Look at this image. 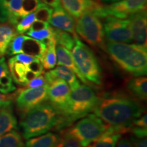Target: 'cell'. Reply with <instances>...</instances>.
Returning <instances> with one entry per match:
<instances>
[{"label":"cell","mask_w":147,"mask_h":147,"mask_svg":"<svg viewBox=\"0 0 147 147\" xmlns=\"http://www.w3.org/2000/svg\"><path fill=\"white\" fill-rule=\"evenodd\" d=\"M39 1L52 8H55L61 5V0H39Z\"/></svg>","instance_id":"39"},{"label":"cell","mask_w":147,"mask_h":147,"mask_svg":"<svg viewBox=\"0 0 147 147\" xmlns=\"http://www.w3.org/2000/svg\"><path fill=\"white\" fill-rule=\"evenodd\" d=\"M27 35L31 38L40 40V41H45V40L54 38V31L53 27L49 26L47 28L42 29L36 31H27Z\"/></svg>","instance_id":"30"},{"label":"cell","mask_w":147,"mask_h":147,"mask_svg":"<svg viewBox=\"0 0 147 147\" xmlns=\"http://www.w3.org/2000/svg\"><path fill=\"white\" fill-rule=\"evenodd\" d=\"M54 31V38L56 40L57 45H59L65 47L67 50L71 51L75 45V38L68 32H64L61 29L53 27ZM78 37V36H77Z\"/></svg>","instance_id":"28"},{"label":"cell","mask_w":147,"mask_h":147,"mask_svg":"<svg viewBox=\"0 0 147 147\" xmlns=\"http://www.w3.org/2000/svg\"><path fill=\"white\" fill-rule=\"evenodd\" d=\"M104 1H121V0H103Z\"/></svg>","instance_id":"41"},{"label":"cell","mask_w":147,"mask_h":147,"mask_svg":"<svg viewBox=\"0 0 147 147\" xmlns=\"http://www.w3.org/2000/svg\"><path fill=\"white\" fill-rule=\"evenodd\" d=\"M47 82L46 81V79L45 76L40 75V76L36 77V78H33L27 84V88H35V87H39L42 86L47 84Z\"/></svg>","instance_id":"34"},{"label":"cell","mask_w":147,"mask_h":147,"mask_svg":"<svg viewBox=\"0 0 147 147\" xmlns=\"http://www.w3.org/2000/svg\"><path fill=\"white\" fill-rule=\"evenodd\" d=\"M61 1L63 8L76 19L84 12L93 11L102 5L96 0H61Z\"/></svg>","instance_id":"16"},{"label":"cell","mask_w":147,"mask_h":147,"mask_svg":"<svg viewBox=\"0 0 147 147\" xmlns=\"http://www.w3.org/2000/svg\"><path fill=\"white\" fill-rule=\"evenodd\" d=\"M44 76L49 84L48 100L62 114L65 111L68 103L71 91L69 87L65 80L54 78L49 71L45 72Z\"/></svg>","instance_id":"11"},{"label":"cell","mask_w":147,"mask_h":147,"mask_svg":"<svg viewBox=\"0 0 147 147\" xmlns=\"http://www.w3.org/2000/svg\"><path fill=\"white\" fill-rule=\"evenodd\" d=\"M46 47H47L46 40L40 41L28 36H25L23 41L22 42L21 53L36 57L40 60L45 52Z\"/></svg>","instance_id":"20"},{"label":"cell","mask_w":147,"mask_h":147,"mask_svg":"<svg viewBox=\"0 0 147 147\" xmlns=\"http://www.w3.org/2000/svg\"><path fill=\"white\" fill-rule=\"evenodd\" d=\"M129 140H131L134 147H147L146 138H138L135 136H132Z\"/></svg>","instance_id":"36"},{"label":"cell","mask_w":147,"mask_h":147,"mask_svg":"<svg viewBox=\"0 0 147 147\" xmlns=\"http://www.w3.org/2000/svg\"><path fill=\"white\" fill-rule=\"evenodd\" d=\"M56 55L57 65H64L65 67H68L71 71L74 72L76 76L82 82V83L89 85V82L84 78L81 73L79 71L78 67H77L70 51L67 50L65 47H62L59 45H57Z\"/></svg>","instance_id":"17"},{"label":"cell","mask_w":147,"mask_h":147,"mask_svg":"<svg viewBox=\"0 0 147 147\" xmlns=\"http://www.w3.org/2000/svg\"><path fill=\"white\" fill-rule=\"evenodd\" d=\"M129 19L131 22L133 42L135 45L147 48L146 9L131 14Z\"/></svg>","instance_id":"13"},{"label":"cell","mask_w":147,"mask_h":147,"mask_svg":"<svg viewBox=\"0 0 147 147\" xmlns=\"http://www.w3.org/2000/svg\"><path fill=\"white\" fill-rule=\"evenodd\" d=\"M75 30L90 45L106 52L103 24L100 18L93 10L87 11L76 18Z\"/></svg>","instance_id":"7"},{"label":"cell","mask_w":147,"mask_h":147,"mask_svg":"<svg viewBox=\"0 0 147 147\" xmlns=\"http://www.w3.org/2000/svg\"><path fill=\"white\" fill-rule=\"evenodd\" d=\"M45 52L44 53L40 61L43 65V67L47 69H51L54 68L57 64L56 55V45L57 42L54 38L46 40Z\"/></svg>","instance_id":"26"},{"label":"cell","mask_w":147,"mask_h":147,"mask_svg":"<svg viewBox=\"0 0 147 147\" xmlns=\"http://www.w3.org/2000/svg\"><path fill=\"white\" fill-rule=\"evenodd\" d=\"M115 147H134L131 140L127 138L119 140Z\"/></svg>","instance_id":"40"},{"label":"cell","mask_w":147,"mask_h":147,"mask_svg":"<svg viewBox=\"0 0 147 147\" xmlns=\"http://www.w3.org/2000/svg\"><path fill=\"white\" fill-rule=\"evenodd\" d=\"M53 147H82L76 139L65 132Z\"/></svg>","instance_id":"32"},{"label":"cell","mask_w":147,"mask_h":147,"mask_svg":"<svg viewBox=\"0 0 147 147\" xmlns=\"http://www.w3.org/2000/svg\"><path fill=\"white\" fill-rule=\"evenodd\" d=\"M109 125L94 114H89L80 119L66 133L76 140L82 147H86L105 133Z\"/></svg>","instance_id":"8"},{"label":"cell","mask_w":147,"mask_h":147,"mask_svg":"<svg viewBox=\"0 0 147 147\" xmlns=\"http://www.w3.org/2000/svg\"><path fill=\"white\" fill-rule=\"evenodd\" d=\"M146 8V0H121L110 5H101L93 12L100 18L113 16L124 19Z\"/></svg>","instance_id":"9"},{"label":"cell","mask_w":147,"mask_h":147,"mask_svg":"<svg viewBox=\"0 0 147 147\" xmlns=\"http://www.w3.org/2000/svg\"><path fill=\"white\" fill-rule=\"evenodd\" d=\"M131 126L141 127H147V117L146 115H142L140 117L136 119L132 123Z\"/></svg>","instance_id":"38"},{"label":"cell","mask_w":147,"mask_h":147,"mask_svg":"<svg viewBox=\"0 0 147 147\" xmlns=\"http://www.w3.org/2000/svg\"><path fill=\"white\" fill-rule=\"evenodd\" d=\"M122 129L109 125L105 133L86 147H115L123 134Z\"/></svg>","instance_id":"18"},{"label":"cell","mask_w":147,"mask_h":147,"mask_svg":"<svg viewBox=\"0 0 147 147\" xmlns=\"http://www.w3.org/2000/svg\"><path fill=\"white\" fill-rule=\"evenodd\" d=\"M109 125L130 129L144 113L138 101L122 94H106L100 98L93 111Z\"/></svg>","instance_id":"1"},{"label":"cell","mask_w":147,"mask_h":147,"mask_svg":"<svg viewBox=\"0 0 147 147\" xmlns=\"http://www.w3.org/2000/svg\"><path fill=\"white\" fill-rule=\"evenodd\" d=\"M62 114L50 102H45L29 110L23 117L21 127L23 136L28 140L45 134L55 127L59 130Z\"/></svg>","instance_id":"2"},{"label":"cell","mask_w":147,"mask_h":147,"mask_svg":"<svg viewBox=\"0 0 147 147\" xmlns=\"http://www.w3.org/2000/svg\"><path fill=\"white\" fill-rule=\"evenodd\" d=\"M130 131L133 133L134 136L138 138H146L147 127H141L131 126V128H130Z\"/></svg>","instance_id":"35"},{"label":"cell","mask_w":147,"mask_h":147,"mask_svg":"<svg viewBox=\"0 0 147 147\" xmlns=\"http://www.w3.org/2000/svg\"><path fill=\"white\" fill-rule=\"evenodd\" d=\"M17 129V119L14 115L12 104L0 108V136Z\"/></svg>","instance_id":"19"},{"label":"cell","mask_w":147,"mask_h":147,"mask_svg":"<svg viewBox=\"0 0 147 147\" xmlns=\"http://www.w3.org/2000/svg\"><path fill=\"white\" fill-rule=\"evenodd\" d=\"M98 99L94 90L87 84H80L76 89L71 90L67 107L62 113L60 129L89 115L96 106Z\"/></svg>","instance_id":"4"},{"label":"cell","mask_w":147,"mask_h":147,"mask_svg":"<svg viewBox=\"0 0 147 147\" xmlns=\"http://www.w3.org/2000/svg\"><path fill=\"white\" fill-rule=\"evenodd\" d=\"M17 34L13 25L7 22H0V58L6 54L11 41Z\"/></svg>","instance_id":"22"},{"label":"cell","mask_w":147,"mask_h":147,"mask_svg":"<svg viewBox=\"0 0 147 147\" xmlns=\"http://www.w3.org/2000/svg\"><path fill=\"white\" fill-rule=\"evenodd\" d=\"M49 84L39 87L26 88L18 93L16 99V108L22 117L29 110L48 101Z\"/></svg>","instance_id":"12"},{"label":"cell","mask_w":147,"mask_h":147,"mask_svg":"<svg viewBox=\"0 0 147 147\" xmlns=\"http://www.w3.org/2000/svg\"><path fill=\"white\" fill-rule=\"evenodd\" d=\"M49 23L55 28L69 33L74 38L78 36L75 30L74 18L62 7V5L54 8Z\"/></svg>","instance_id":"14"},{"label":"cell","mask_w":147,"mask_h":147,"mask_svg":"<svg viewBox=\"0 0 147 147\" xmlns=\"http://www.w3.org/2000/svg\"><path fill=\"white\" fill-rule=\"evenodd\" d=\"M16 90L13 79L11 76L4 57L0 58V92L3 94H8Z\"/></svg>","instance_id":"21"},{"label":"cell","mask_w":147,"mask_h":147,"mask_svg":"<svg viewBox=\"0 0 147 147\" xmlns=\"http://www.w3.org/2000/svg\"><path fill=\"white\" fill-rule=\"evenodd\" d=\"M23 0H0V22H7L15 27L21 16Z\"/></svg>","instance_id":"15"},{"label":"cell","mask_w":147,"mask_h":147,"mask_svg":"<svg viewBox=\"0 0 147 147\" xmlns=\"http://www.w3.org/2000/svg\"><path fill=\"white\" fill-rule=\"evenodd\" d=\"M49 72L54 78H61L65 80L69 85L70 90L76 89L80 85V82L76 75L70 69L65 66L58 65V67L51 69Z\"/></svg>","instance_id":"23"},{"label":"cell","mask_w":147,"mask_h":147,"mask_svg":"<svg viewBox=\"0 0 147 147\" xmlns=\"http://www.w3.org/2000/svg\"><path fill=\"white\" fill-rule=\"evenodd\" d=\"M42 4L44 3L40 2L39 0H23L21 13L22 18L27 14L35 12Z\"/></svg>","instance_id":"31"},{"label":"cell","mask_w":147,"mask_h":147,"mask_svg":"<svg viewBox=\"0 0 147 147\" xmlns=\"http://www.w3.org/2000/svg\"><path fill=\"white\" fill-rule=\"evenodd\" d=\"M59 138L60 136L57 134L47 132L39 136L28 139L25 147H53Z\"/></svg>","instance_id":"24"},{"label":"cell","mask_w":147,"mask_h":147,"mask_svg":"<svg viewBox=\"0 0 147 147\" xmlns=\"http://www.w3.org/2000/svg\"><path fill=\"white\" fill-rule=\"evenodd\" d=\"M106 52L123 70L134 76L147 74V48L123 42L107 41Z\"/></svg>","instance_id":"3"},{"label":"cell","mask_w":147,"mask_h":147,"mask_svg":"<svg viewBox=\"0 0 147 147\" xmlns=\"http://www.w3.org/2000/svg\"><path fill=\"white\" fill-rule=\"evenodd\" d=\"M53 9L45 4H42L34 12L36 19L49 23L51 16L52 15Z\"/></svg>","instance_id":"33"},{"label":"cell","mask_w":147,"mask_h":147,"mask_svg":"<svg viewBox=\"0 0 147 147\" xmlns=\"http://www.w3.org/2000/svg\"><path fill=\"white\" fill-rule=\"evenodd\" d=\"M103 24L105 38L108 41L131 43L133 42L131 22L127 18L106 16Z\"/></svg>","instance_id":"10"},{"label":"cell","mask_w":147,"mask_h":147,"mask_svg":"<svg viewBox=\"0 0 147 147\" xmlns=\"http://www.w3.org/2000/svg\"><path fill=\"white\" fill-rule=\"evenodd\" d=\"M8 65L13 81L21 86H27L31 80L41 75L44 69L39 59L25 53L11 57Z\"/></svg>","instance_id":"6"},{"label":"cell","mask_w":147,"mask_h":147,"mask_svg":"<svg viewBox=\"0 0 147 147\" xmlns=\"http://www.w3.org/2000/svg\"><path fill=\"white\" fill-rule=\"evenodd\" d=\"M71 55L81 74L88 82L97 85L102 84V71L94 53L78 37L75 38V45Z\"/></svg>","instance_id":"5"},{"label":"cell","mask_w":147,"mask_h":147,"mask_svg":"<svg viewBox=\"0 0 147 147\" xmlns=\"http://www.w3.org/2000/svg\"><path fill=\"white\" fill-rule=\"evenodd\" d=\"M15 95H8V94H3L0 92V108H1L3 106L7 105V104H12V100L14 99V96Z\"/></svg>","instance_id":"37"},{"label":"cell","mask_w":147,"mask_h":147,"mask_svg":"<svg viewBox=\"0 0 147 147\" xmlns=\"http://www.w3.org/2000/svg\"><path fill=\"white\" fill-rule=\"evenodd\" d=\"M36 21L34 12L27 14L20 20V21L15 25V29L18 34H23L30 29L34 22Z\"/></svg>","instance_id":"29"},{"label":"cell","mask_w":147,"mask_h":147,"mask_svg":"<svg viewBox=\"0 0 147 147\" xmlns=\"http://www.w3.org/2000/svg\"><path fill=\"white\" fill-rule=\"evenodd\" d=\"M127 82V89L134 96L141 100L147 97V79L144 76H136Z\"/></svg>","instance_id":"25"},{"label":"cell","mask_w":147,"mask_h":147,"mask_svg":"<svg viewBox=\"0 0 147 147\" xmlns=\"http://www.w3.org/2000/svg\"><path fill=\"white\" fill-rule=\"evenodd\" d=\"M0 147H25L21 135L12 130L0 136Z\"/></svg>","instance_id":"27"}]
</instances>
